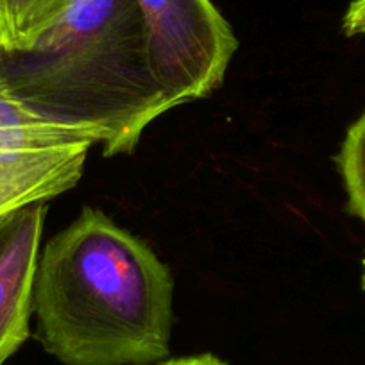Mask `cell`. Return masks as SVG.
<instances>
[{
    "instance_id": "cell-1",
    "label": "cell",
    "mask_w": 365,
    "mask_h": 365,
    "mask_svg": "<svg viewBox=\"0 0 365 365\" xmlns=\"http://www.w3.org/2000/svg\"><path fill=\"white\" fill-rule=\"evenodd\" d=\"M174 279L149 245L83 208L41 251L36 336L63 365H150L170 354Z\"/></svg>"
},
{
    "instance_id": "cell-2",
    "label": "cell",
    "mask_w": 365,
    "mask_h": 365,
    "mask_svg": "<svg viewBox=\"0 0 365 365\" xmlns=\"http://www.w3.org/2000/svg\"><path fill=\"white\" fill-rule=\"evenodd\" d=\"M0 83L106 156L131 154L147 125L174 108L150 72L136 0H68L33 47L0 48Z\"/></svg>"
},
{
    "instance_id": "cell-3",
    "label": "cell",
    "mask_w": 365,
    "mask_h": 365,
    "mask_svg": "<svg viewBox=\"0 0 365 365\" xmlns=\"http://www.w3.org/2000/svg\"><path fill=\"white\" fill-rule=\"evenodd\" d=\"M150 72L172 106L202 99L222 84L237 36L212 0H136Z\"/></svg>"
},
{
    "instance_id": "cell-4",
    "label": "cell",
    "mask_w": 365,
    "mask_h": 365,
    "mask_svg": "<svg viewBox=\"0 0 365 365\" xmlns=\"http://www.w3.org/2000/svg\"><path fill=\"white\" fill-rule=\"evenodd\" d=\"M91 145L34 113L0 83V217L76 187Z\"/></svg>"
},
{
    "instance_id": "cell-5",
    "label": "cell",
    "mask_w": 365,
    "mask_h": 365,
    "mask_svg": "<svg viewBox=\"0 0 365 365\" xmlns=\"http://www.w3.org/2000/svg\"><path fill=\"white\" fill-rule=\"evenodd\" d=\"M45 215L36 202L0 217V365L29 339Z\"/></svg>"
},
{
    "instance_id": "cell-6",
    "label": "cell",
    "mask_w": 365,
    "mask_h": 365,
    "mask_svg": "<svg viewBox=\"0 0 365 365\" xmlns=\"http://www.w3.org/2000/svg\"><path fill=\"white\" fill-rule=\"evenodd\" d=\"M68 0H0V48L27 51L61 15Z\"/></svg>"
},
{
    "instance_id": "cell-7",
    "label": "cell",
    "mask_w": 365,
    "mask_h": 365,
    "mask_svg": "<svg viewBox=\"0 0 365 365\" xmlns=\"http://www.w3.org/2000/svg\"><path fill=\"white\" fill-rule=\"evenodd\" d=\"M336 163L347 194V212L365 222V113L347 131Z\"/></svg>"
},
{
    "instance_id": "cell-8",
    "label": "cell",
    "mask_w": 365,
    "mask_h": 365,
    "mask_svg": "<svg viewBox=\"0 0 365 365\" xmlns=\"http://www.w3.org/2000/svg\"><path fill=\"white\" fill-rule=\"evenodd\" d=\"M346 36H365V0H353L342 20Z\"/></svg>"
},
{
    "instance_id": "cell-9",
    "label": "cell",
    "mask_w": 365,
    "mask_h": 365,
    "mask_svg": "<svg viewBox=\"0 0 365 365\" xmlns=\"http://www.w3.org/2000/svg\"><path fill=\"white\" fill-rule=\"evenodd\" d=\"M150 365H227L220 358L213 356V354H195V356H185V358H167L163 361Z\"/></svg>"
},
{
    "instance_id": "cell-10",
    "label": "cell",
    "mask_w": 365,
    "mask_h": 365,
    "mask_svg": "<svg viewBox=\"0 0 365 365\" xmlns=\"http://www.w3.org/2000/svg\"><path fill=\"white\" fill-rule=\"evenodd\" d=\"M361 289L365 290V258H364V262H361Z\"/></svg>"
}]
</instances>
